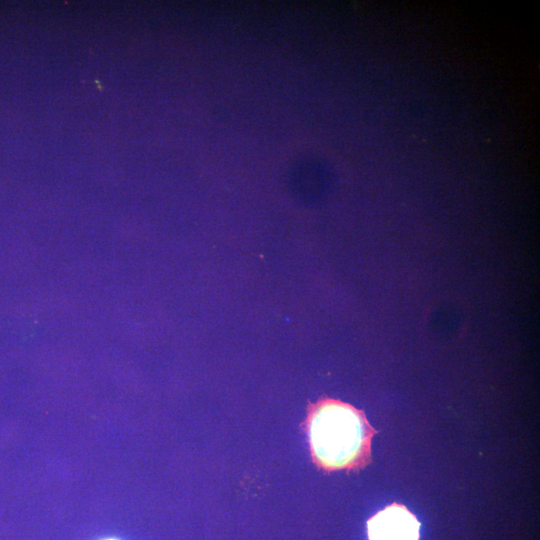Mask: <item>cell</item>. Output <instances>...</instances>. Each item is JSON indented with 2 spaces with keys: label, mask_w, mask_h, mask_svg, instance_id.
Masks as SVG:
<instances>
[{
  "label": "cell",
  "mask_w": 540,
  "mask_h": 540,
  "mask_svg": "<svg viewBox=\"0 0 540 540\" xmlns=\"http://www.w3.org/2000/svg\"><path fill=\"white\" fill-rule=\"evenodd\" d=\"M307 431L314 461L327 470L351 468L369 452L372 430L349 404L323 399L310 405Z\"/></svg>",
  "instance_id": "1"
},
{
  "label": "cell",
  "mask_w": 540,
  "mask_h": 540,
  "mask_svg": "<svg viewBox=\"0 0 540 540\" xmlns=\"http://www.w3.org/2000/svg\"><path fill=\"white\" fill-rule=\"evenodd\" d=\"M419 522L404 506L392 504L367 522L369 540H418Z\"/></svg>",
  "instance_id": "2"
},
{
  "label": "cell",
  "mask_w": 540,
  "mask_h": 540,
  "mask_svg": "<svg viewBox=\"0 0 540 540\" xmlns=\"http://www.w3.org/2000/svg\"><path fill=\"white\" fill-rule=\"evenodd\" d=\"M105 540H115V539H105Z\"/></svg>",
  "instance_id": "3"
}]
</instances>
